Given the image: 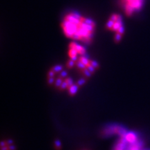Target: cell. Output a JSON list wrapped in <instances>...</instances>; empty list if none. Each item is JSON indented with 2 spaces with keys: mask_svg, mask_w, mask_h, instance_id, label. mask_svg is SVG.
I'll return each instance as SVG.
<instances>
[{
  "mask_svg": "<svg viewBox=\"0 0 150 150\" xmlns=\"http://www.w3.org/2000/svg\"><path fill=\"white\" fill-rule=\"evenodd\" d=\"M61 28L68 38L90 45L95 33L96 23L91 19L80 14L70 12L64 16L61 23Z\"/></svg>",
  "mask_w": 150,
  "mask_h": 150,
  "instance_id": "cell-1",
  "label": "cell"
},
{
  "mask_svg": "<svg viewBox=\"0 0 150 150\" xmlns=\"http://www.w3.org/2000/svg\"><path fill=\"white\" fill-rule=\"evenodd\" d=\"M146 0H119L120 6L126 16L131 17L142 10Z\"/></svg>",
  "mask_w": 150,
  "mask_h": 150,
  "instance_id": "cell-2",
  "label": "cell"
},
{
  "mask_svg": "<svg viewBox=\"0 0 150 150\" xmlns=\"http://www.w3.org/2000/svg\"><path fill=\"white\" fill-rule=\"evenodd\" d=\"M68 47H71V48H73L77 51V52L79 56L85 55L86 54V49L82 45H79L76 42L71 41V43L69 44Z\"/></svg>",
  "mask_w": 150,
  "mask_h": 150,
  "instance_id": "cell-3",
  "label": "cell"
},
{
  "mask_svg": "<svg viewBox=\"0 0 150 150\" xmlns=\"http://www.w3.org/2000/svg\"><path fill=\"white\" fill-rule=\"evenodd\" d=\"M78 88H79V86L77 85L76 83H74L73 85L68 87L67 90L68 91L69 95H71V96L74 95L75 94L77 93V91L78 90Z\"/></svg>",
  "mask_w": 150,
  "mask_h": 150,
  "instance_id": "cell-4",
  "label": "cell"
},
{
  "mask_svg": "<svg viewBox=\"0 0 150 150\" xmlns=\"http://www.w3.org/2000/svg\"><path fill=\"white\" fill-rule=\"evenodd\" d=\"M80 73L83 75V76L84 78H87L88 79V78H90L92 75V73L90 71H89L87 68L81 70V71H80Z\"/></svg>",
  "mask_w": 150,
  "mask_h": 150,
  "instance_id": "cell-5",
  "label": "cell"
},
{
  "mask_svg": "<svg viewBox=\"0 0 150 150\" xmlns=\"http://www.w3.org/2000/svg\"><path fill=\"white\" fill-rule=\"evenodd\" d=\"M51 69L55 73H59L63 70V67L62 65H55L51 68Z\"/></svg>",
  "mask_w": 150,
  "mask_h": 150,
  "instance_id": "cell-6",
  "label": "cell"
},
{
  "mask_svg": "<svg viewBox=\"0 0 150 150\" xmlns=\"http://www.w3.org/2000/svg\"><path fill=\"white\" fill-rule=\"evenodd\" d=\"M75 65H76V62L74 60L69 59L67 62V64H66V67H67V68L68 69H72L74 67H75Z\"/></svg>",
  "mask_w": 150,
  "mask_h": 150,
  "instance_id": "cell-7",
  "label": "cell"
},
{
  "mask_svg": "<svg viewBox=\"0 0 150 150\" xmlns=\"http://www.w3.org/2000/svg\"><path fill=\"white\" fill-rule=\"evenodd\" d=\"M64 81V79L60 78V77H58L57 79H55V81L54 83V85L56 88H59V86H61V84H62V83Z\"/></svg>",
  "mask_w": 150,
  "mask_h": 150,
  "instance_id": "cell-8",
  "label": "cell"
},
{
  "mask_svg": "<svg viewBox=\"0 0 150 150\" xmlns=\"http://www.w3.org/2000/svg\"><path fill=\"white\" fill-rule=\"evenodd\" d=\"M87 80H88L87 78H85L83 77L81 79H79V80L76 83V84L79 86V88H80L81 86L84 85V84L86 83Z\"/></svg>",
  "mask_w": 150,
  "mask_h": 150,
  "instance_id": "cell-9",
  "label": "cell"
},
{
  "mask_svg": "<svg viewBox=\"0 0 150 150\" xmlns=\"http://www.w3.org/2000/svg\"><path fill=\"white\" fill-rule=\"evenodd\" d=\"M122 37H123V35H121L119 33H116L115 35V37H114V40H115V42L116 43H118L120 42V41L121 40V38Z\"/></svg>",
  "mask_w": 150,
  "mask_h": 150,
  "instance_id": "cell-10",
  "label": "cell"
},
{
  "mask_svg": "<svg viewBox=\"0 0 150 150\" xmlns=\"http://www.w3.org/2000/svg\"><path fill=\"white\" fill-rule=\"evenodd\" d=\"M64 80L67 83V84H68V87L73 85V84H74L73 80V79H72L71 78H70V77H68V76L67 77V78L64 79Z\"/></svg>",
  "mask_w": 150,
  "mask_h": 150,
  "instance_id": "cell-11",
  "label": "cell"
},
{
  "mask_svg": "<svg viewBox=\"0 0 150 150\" xmlns=\"http://www.w3.org/2000/svg\"><path fill=\"white\" fill-rule=\"evenodd\" d=\"M58 77H60V78H62L63 79H64V78H66L67 77H68V73H67V71H65V70H63V71H62L59 73Z\"/></svg>",
  "mask_w": 150,
  "mask_h": 150,
  "instance_id": "cell-12",
  "label": "cell"
},
{
  "mask_svg": "<svg viewBox=\"0 0 150 150\" xmlns=\"http://www.w3.org/2000/svg\"><path fill=\"white\" fill-rule=\"evenodd\" d=\"M68 88V84L64 80L63 81V82L62 83V84H61V86H59V88H58L59 90L61 91H63L64 90H65V89H67Z\"/></svg>",
  "mask_w": 150,
  "mask_h": 150,
  "instance_id": "cell-13",
  "label": "cell"
},
{
  "mask_svg": "<svg viewBox=\"0 0 150 150\" xmlns=\"http://www.w3.org/2000/svg\"><path fill=\"white\" fill-rule=\"evenodd\" d=\"M90 63H91V64L93 66V67L94 68H95L96 70L99 69L100 65H99V64H98V63L96 62V61H94V60L90 59Z\"/></svg>",
  "mask_w": 150,
  "mask_h": 150,
  "instance_id": "cell-14",
  "label": "cell"
},
{
  "mask_svg": "<svg viewBox=\"0 0 150 150\" xmlns=\"http://www.w3.org/2000/svg\"><path fill=\"white\" fill-rule=\"evenodd\" d=\"M56 73L52 71V70L50 69V71L48 72V73H47V76H48V78H54V76H55Z\"/></svg>",
  "mask_w": 150,
  "mask_h": 150,
  "instance_id": "cell-15",
  "label": "cell"
},
{
  "mask_svg": "<svg viewBox=\"0 0 150 150\" xmlns=\"http://www.w3.org/2000/svg\"><path fill=\"white\" fill-rule=\"evenodd\" d=\"M54 81H55L54 78H48V84H49V85H52V84H54Z\"/></svg>",
  "mask_w": 150,
  "mask_h": 150,
  "instance_id": "cell-16",
  "label": "cell"
},
{
  "mask_svg": "<svg viewBox=\"0 0 150 150\" xmlns=\"http://www.w3.org/2000/svg\"><path fill=\"white\" fill-rule=\"evenodd\" d=\"M8 148H9V150H15L16 147H15V146H14L13 144H11V145H9Z\"/></svg>",
  "mask_w": 150,
  "mask_h": 150,
  "instance_id": "cell-17",
  "label": "cell"
},
{
  "mask_svg": "<svg viewBox=\"0 0 150 150\" xmlns=\"http://www.w3.org/2000/svg\"><path fill=\"white\" fill-rule=\"evenodd\" d=\"M13 142L12 140H8V141H7L6 142V144H7V145H11V144H13Z\"/></svg>",
  "mask_w": 150,
  "mask_h": 150,
  "instance_id": "cell-18",
  "label": "cell"
},
{
  "mask_svg": "<svg viewBox=\"0 0 150 150\" xmlns=\"http://www.w3.org/2000/svg\"><path fill=\"white\" fill-rule=\"evenodd\" d=\"M7 146V144H6V142H2L1 143V147H4V146Z\"/></svg>",
  "mask_w": 150,
  "mask_h": 150,
  "instance_id": "cell-19",
  "label": "cell"
},
{
  "mask_svg": "<svg viewBox=\"0 0 150 150\" xmlns=\"http://www.w3.org/2000/svg\"><path fill=\"white\" fill-rule=\"evenodd\" d=\"M55 144H56V146H60V142H59V141L58 140H56V142H55Z\"/></svg>",
  "mask_w": 150,
  "mask_h": 150,
  "instance_id": "cell-20",
  "label": "cell"
},
{
  "mask_svg": "<svg viewBox=\"0 0 150 150\" xmlns=\"http://www.w3.org/2000/svg\"><path fill=\"white\" fill-rule=\"evenodd\" d=\"M1 150H9V148H8V145H7V146H6L1 147Z\"/></svg>",
  "mask_w": 150,
  "mask_h": 150,
  "instance_id": "cell-21",
  "label": "cell"
}]
</instances>
